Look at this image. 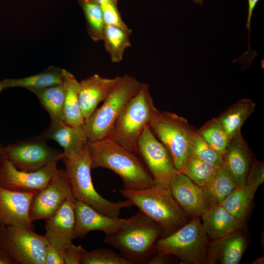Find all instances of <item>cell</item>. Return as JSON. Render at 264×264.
<instances>
[{"mask_svg":"<svg viewBox=\"0 0 264 264\" xmlns=\"http://www.w3.org/2000/svg\"><path fill=\"white\" fill-rule=\"evenodd\" d=\"M36 193L13 191L0 185V224L34 230L30 210Z\"/></svg>","mask_w":264,"mask_h":264,"instance_id":"cell-14","label":"cell"},{"mask_svg":"<svg viewBox=\"0 0 264 264\" xmlns=\"http://www.w3.org/2000/svg\"><path fill=\"white\" fill-rule=\"evenodd\" d=\"M256 104L243 98L228 107L217 117L230 140L241 133V128L253 112Z\"/></svg>","mask_w":264,"mask_h":264,"instance_id":"cell-24","label":"cell"},{"mask_svg":"<svg viewBox=\"0 0 264 264\" xmlns=\"http://www.w3.org/2000/svg\"><path fill=\"white\" fill-rule=\"evenodd\" d=\"M150 128L166 147L176 169L181 172L189 155V138L194 128L185 118L168 111H159Z\"/></svg>","mask_w":264,"mask_h":264,"instance_id":"cell-8","label":"cell"},{"mask_svg":"<svg viewBox=\"0 0 264 264\" xmlns=\"http://www.w3.org/2000/svg\"><path fill=\"white\" fill-rule=\"evenodd\" d=\"M149 90L142 83L137 93L122 111L108 137L137 154V143L144 130L158 113Z\"/></svg>","mask_w":264,"mask_h":264,"instance_id":"cell-4","label":"cell"},{"mask_svg":"<svg viewBox=\"0 0 264 264\" xmlns=\"http://www.w3.org/2000/svg\"><path fill=\"white\" fill-rule=\"evenodd\" d=\"M208 238L199 218L194 217L171 234L159 238L154 254L173 255L184 264H205Z\"/></svg>","mask_w":264,"mask_h":264,"instance_id":"cell-7","label":"cell"},{"mask_svg":"<svg viewBox=\"0 0 264 264\" xmlns=\"http://www.w3.org/2000/svg\"><path fill=\"white\" fill-rule=\"evenodd\" d=\"M43 108L48 112L51 122L64 121V82L51 87L32 90Z\"/></svg>","mask_w":264,"mask_h":264,"instance_id":"cell-28","label":"cell"},{"mask_svg":"<svg viewBox=\"0 0 264 264\" xmlns=\"http://www.w3.org/2000/svg\"><path fill=\"white\" fill-rule=\"evenodd\" d=\"M80 264H131L110 249L97 248L91 251L84 250Z\"/></svg>","mask_w":264,"mask_h":264,"instance_id":"cell-34","label":"cell"},{"mask_svg":"<svg viewBox=\"0 0 264 264\" xmlns=\"http://www.w3.org/2000/svg\"><path fill=\"white\" fill-rule=\"evenodd\" d=\"M192 0L195 3L198 4L202 5L203 2V0Z\"/></svg>","mask_w":264,"mask_h":264,"instance_id":"cell-44","label":"cell"},{"mask_svg":"<svg viewBox=\"0 0 264 264\" xmlns=\"http://www.w3.org/2000/svg\"><path fill=\"white\" fill-rule=\"evenodd\" d=\"M46 142L39 135L9 144L4 147V157L20 170H37L63 158V151L50 147Z\"/></svg>","mask_w":264,"mask_h":264,"instance_id":"cell-10","label":"cell"},{"mask_svg":"<svg viewBox=\"0 0 264 264\" xmlns=\"http://www.w3.org/2000/svg\"><path fill=\"white\" fill-rule=\"evenodd\" d=\"M247 243L243 232L212 241L208 244L205 264H238Z\"/></svg>","mask_w":264,"mask_h":264,"instance_id":"cell-21","label":"cell"},{"mask_svg":"<svg viewBox=\"0 0 264 264\" xmlns=\"http://www.w3.org/2000/svg\"><path fill=\"white\" fill-rule=\"evenodd\" d=\"M14 260L0 246V264H15Z\"/></svg>","mask_w":264,"mask_h":264,"instance_id":"cell-40","label":"cell"},{"mask_svg":"<svg viewBox=\"0 0 264 264\" xmlns=\"http://www.w3.org/2000/svg\"><path fill=\"white\" fill-rule=\"evenodd\" d=\"M64 85V122L71 126H82L84 125L85 120L83 117L79 105V82L72 73L65 69Z\"/></svg>","mask_w":264,"mask_h":264,"instance_id":"cell-25","label":"cell"},{"mask_svg":"<svg viewBox=\"0 0 264 264\" xmlns=\"http://www.w3.org/2000/svg\"><path fill=\"white\" fill-rule=\"evenodd\" d=\"M222 158V165L238 184H244L252 160L251 153L241 133L230 139Z\"/></svg>","mask_w":264,"mask_h":264,"instance_id":"cell-22","label":"cell"},{"mask_svg":"<svg viewBox=\"0 0 264 264\" xmlns=\"http://www.w3.org/2000/svg\"><path fill=\"white\" fill-rule=\"evenodd\" d=\"M57 162L34 171L18 169L4 157L0 169V185L9 190L22 192H37L44 188L57 171Z\"/></svg>","mask_w":264,"mask_h":264,"instance_id":"cell-13","label":"cell"},{"mask_svg":"<svg viewBox=\"0 0 264 264\" xmlns=\"http://www.w3.org/2000/svg\"><path fill=\"white\" fill-rule=\"evenodd\" d=\"M142 83L128 74L120 76L102 106L84 122L83 126L89 141L109 136L119 115L138 91Z\"/></svg>","mask_w":264,"mask_h":264,"instance_id":"cell-6","label":"cell"},{"mask_svg":"<svg viewBox=\"0 0 264 264\" xmlns=\"http://www.w3.org/2000/svg\"><path fill=\"white\" fill-rule=\"evenodd\" d=\"M137 154L143 160L155 184L169 187L179 172L164 145L147 127L137 143Z\"/></svg>","mask_w":264,"mask_h":264,"instance_id":"cell-11","label":"cell"},{"mask_svg":"<svg viewBox=\"0 0 264 264\" xmlns=\"http://www.w3.org/2000/svg\"><path fill=\"white\" fill-rule=\"evenodd\" d=\"M48 243L44 235L34 230L0 224V246L16 264H45V248Z\"/></svg>","mask_w":264,"mask_h":264,"instance_id":"cell-9","label":"cell"},{"mask_svg":"<svg viewBox=\"0 0 264 264\" xmlns=\"http://www.w3.org/2000/svg\"><path fill=\"white\" fill-rule=\"evenodd\" d=\"M237 181L222 165L202 188L210 204L220 203L238 186Z\"/></svg>","mask_w":264,"mask_h":264,"instance_id":"cell-26","label":"cell"},{"mask_svg":"<svg viewBox=\"0 0 264 264\" xmlns=\"http://www.w3.org/2000/svg\"><path fill=\"white\" fill-rule=\"evenodd\" d=\"M120 193L161 226L162 237L171 234L188 222V216L172 196L169 187L154 184L136 190L122 189Z\"/></svg>","mask_w":264,"mask_h":264,"instance_id":"cell-3","label":"cell"},{"mask_svg":"<svg viewBox=\"0 0 264 264\" xmlns=\"http://www.w3.org/2000/svg\"><path fill=\"white\" fill-rule=\"evenodd\" d=\"M75 235L82 239L93 231H101L105 235L112 233L123 226L128 219H120L106 215L89 205L75 199Z\"/></svg>","mask_w":264,"mask_h":264,"instance_id":"cell-17","label":"cell"},{"mask_svg":"<svg viewBox=\"0 0 264 264\" xmlns=\"http://www.w3.org/2000/svg\"><path fill=\"white\" fill-rule=\"evenodd\" d=\"M257 190L246 183L239 185L220 203L234 217L244 222Z\"/></svg>","mask_w":264,"mask_h":264,"instance_id":"cell-27","label":"cell"},{"mask_svg":"<svg viewBox=\"0 0 264 264\" xmlns=\"http://www.w3.org/2000/svg\"><path fill=\"white\" fill-rule=\"evenodd\" d=\"M65 69L51 66L36 74L20 78H6L0 81V92L11 88H25L30 91L64 82Z\"/></svg>","mask_w":264,"mask_h":264,"instance_id":"cell-23","label":"cell"},{"mask_svg":"<svg viewBox=\"0 0 264 264\" xmlns=\"http://www.w3.org/2000/svg\"><path fill=\"white\" fill-rule=\"evenodd\" d=\"M162 236L161 226L139 210L117 231L105 235L104 242L131 264H145L153 257L154 245Z\"/></svg>","mask_w":264,"mask_h":264,"instance_id":"cell-2","label":"cell"},{"mask_svg":"<svg viewBox=\"0 0 264 264\" xmlns=\"http://www.w3.org/2000/svg\"><path fill=\"white\" fill-rule=\"evenodd\" d=\"M169 188L187 216L199 218L210 206L202 188L182 173L175 176Z\"/></svg>","mask_w":264,"mask_h":264,"instance_id":"cell-15","label":"cell"},{"mask_svg":"<svg viewBox=\"0 0 264 264\" xmlns=\"http://www.w3.org/2000/svg\"><path fill=\"white\" fill-rule=\"evenodd\" d=\"M189 154L218 167L222 164V156L215 151L194 129L189 138Z\"/></svg>","mask_w":264,"mask_h":264,"instance_id":"cell-33","label":"cell"},{"mask_svg":"<svg viewBox=\"0 0 264 264\" xmlns=\"http://www.w3.org/2000/svg\"><path fill=\"white\" fill-rule=\"evenodd\" d=\"M67 199H75L70 181L66 171L58 169L49 183L34 195L30 210L31 220H46Z\"/></svg>","mask_w":264,"mask_h":264,"instance_id":"cell-12","label":"cell"},{"mask_svg":"<svg viewBox=\"0 0 264 264\" xmlns=\"http://www.w3.org/2000/svg\"><path fill=\"white\" fill-rule=\"evenodd\" d=\"M264 181V163L256 160H253L248 171L245 183L258 189Z\"/></svg>","mask_w":264,"mask_h":264,"instance_id":"cell-36","label":"cell"},{"mask_svg":"<svg viewBox=\"0 0 264 264\" xmlns=\"http://www.w3.org/2000/svg\"><path fill=\"white\" fill-rule=\"evenodd\" d=\"M264 257H261L255 259L254 261H252V264H264Z\"/></svg>","mask_w":264,"mask_h":264,"instance_id":"cell-42","label":"cell"},{"mask_svg":"<svg viewBox=\"0 0 264 264\" xmlns=\"http://www.w3.org/2000/svg\"><path fill=\"white\" fill-rule=\"evenodd\" d=\"M85 249L81 245H75L72 242L63 249L64 264H80Z\"/></svg>","mask_w":264,"mask_h":264,"instance_id":"cell-37","label":"cell"},{"mask_svg":"<svg viewBox=\"0 0 264 264\" xmlns=\"http://www.w3.org/2000/svg\"><path fill=\"white\" fill-rule=\"evenodd\" d=\"M117 0H111L100 6L106 25L116 26L131 35L132 30L123 20L119 11Z\"/></svg>","mask_w":264,"mask_h":264,"instance_id":"cell-35","label":"cell"},{"mask_svg":"<svg viewBox=\"0 0 264 264\" xmlns=\"http://www.w3.org/2000/svg\"><path fill=\"white\" fill-rule=\"evenodd\" d=\"M201 223L212 241L242 232L244 222L229 212L221 203L211 204L201 215Z\"/></svg>","mask_w":264,"mask_h":264,"instance_id":"cell-20","label":"cell"},{"mask_svg":"<svg viewBox=\"0 0 264 264\" xmlns=\"http://www.w3.org/2000/svg\"><path fill=\"white\" fill-rule=\"evenodd\" d=\"M39 136L46 140L56 142L63 150V158L78 156L87 147L89 141L83 125L71 126L64 121L51 122Z\"/></svg>","mask_w":264,"mask_h":264,"instance_id":"cell-18","label":"cell"},{"mask_svg":"<svg viewBox=\"0 0 264 264\" xmlns=\"http://www.w3.org/2000/svg\"><path fill=\"white\" fill-rule=\"evenodd\" d=\"M259 1V0H248V16L246 21V27L249 30L248 37H249L250 23L253 12L256 6V4Z\"/></svg>","mask_w":264,"mask_h":264,"instance_id":"cell-39","label":"cell"},{"mask_svg":"<svg viewBox=\"0 0 264 264\" xmlns=\"http://www.w3.org/2000/svg\"><path fill=\"white\" fill-rule=\"evenodd\" d=\"M66 166L74 198L86 203L97 211L110 217L118 218L121 211L133 206L128 199L110 201L95 190L91 176V160L88 145L78 156L62 159Z\"/></svg>","mask_w":264,"mask_h":264,"instance_id":"cell-5","label":"cell"},{"mask_svg":"<svg viewBox=\"0 0 264 264\" xmlns=\"http://www.w3.org/2000/svg\"><path fill=\"white\" fill-rule=\"evenodd\" d=\"M130 36L116 26L106 25L102 41L112 63H118L123 60L126 50L131 46Z\"/></svg>","mask_w":264,"mask_h":264,"instance_id":"cell-29","label":"cell"},{"mask_svg":"<svg viewBox=\"0 0 264 264\" xmlns=\"http://www.w3.org/2000/svg\"><path fill=\"white\" fill-rule=\"evenodd\" d=\"M75 200H66L54 213L45 220L44 236L49 244L61 250L76 239Z\"/></svg>","mask_w":264,"mask_h":264,"instance_id":"cell-16","label":"cell"},{"mask_svg":"<svg viewBox=\"0 0 264 264\" xmlns=\"http://www.w3.org/2000/svg\"><path fill=\"white\" fill-rule=\"evenodd\" d=\"M3 148L4 146L2 145L0 142V169L4 158Z\"/></svg>","mask_w":264,"mask_h":264,"instance_id":"cell-41","label":"cell"},{"mask_svg":"<svg viewBox=\"0 0 264 264\" xmlns=\"http://www.w3.org/2000/svg\"><path fill=\"white\" fill-rule=\"evenodd\" d=\"M45 264H64L63 250L48 243L45 248Z\"/></svg>","mask_w":264,"mask_h":264,"instance_id":"cell-38","label":"cell"},{"mask_svg":"<svg viewBox=\"0 0 264 264\" xmlns=\"http://www.w3.org/2000/svg\"><path fill=\"white\" fill-rule=\"evenodd\" d=\"M111 0H95V1L97 2L100 5L106 3Z\"/></svg>","mask_w":264,"mask_h":264,"instance_id":"cell-43","label":"cell"},{"mask_svg":"<svg viewBox=\"0 0 264 264\" xmlns=\"http://www.w3.org/2000/svg\"><path fill=\"white\" fill-rule=\"evenodd\" d=\"M85 16L88 33L94 42L102 41L106 24L100 5L95 0H77Z\"/></svg>","mask_w":264,"mask_h":264,"instance_id":"cell-30","label":"cell"},{"mask_svg":"<svg viewBox=\"0 0 264 264\" xmlns=\"http://www.w3.org/2000/svg\"><path fill=\"white\" fill-rule=\"evenodd\" d=\"M198 131L215 151L223 156L230 139L217 117L208 121Z\"/></svg>","mask_w":264,"mask_h":264,"instance_id":"cell-32","label":"cell"},{"mask_svg":"<svg viewBox=\"0 0 264 264\" xmlns=\"http://www.w3.org/2000/svg\"><path fill=\"white\" fill-rule=\"evenodd\" d=\"M120 78L119 76L108 78L95 74L79 82V105L85 121L106 99Z\"/></svg>","mask_w":264,"mask_h":264,"instance_id":"cell-19","label":"cell"},{"mask_svg":"<svg viewBox=\"0 0 264 264\" xmlns=\"http://www.w3.org/2000/svg\"><path fill=\"white\" fill-rule=\"evenodd\" d=\"M218 167L189 154L181 173L203 188L210 180Z\"/></svg>","mask_w":264,"mask_h":264,"instance_id":"cell-31","label":"cell"},{"mask_svg":"<svg viewBox=\"0 0 264 264\" xmlns=\"http://www.w3.org/2000/svg\"><path fill=\"white\" fill-rule=\"evenodd\" d=\"M88 148L92 169L102 168L110 170L121 178L123 189L136 190L155 184L138 155L110 137L88 141Z\"/></svg>","mask_w":264,"mask_h":264,"instance_id":"cell-1","label":"cell"}]
</instances>
